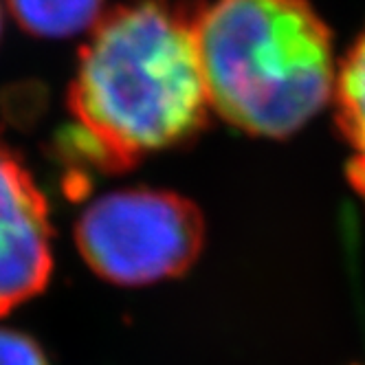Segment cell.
<instances>
[{
  "label": "cell",
  "mask_w": 365,
  "mask_h": 365,
  "mask_svg": "<svg viewBox=\"0 0 365 365\" xmlns=\"http://www.w3.org/2000/svg\"><path fill=\"white\" fill-rule=\"evenodd\" d=\"M0 365H46V359L31 336L0 328Z\"/></svg>",
  "instance_id": "obj_7"
},
{
  "label": "cell",
  "mask_w": 365,
  "mask_h": 365,
  "mask_svg": "<svg viewBox=\"0 0 365 365\" xmlns=\"http://www.w3.org/2000/svg\"><path fill=\"white\" fill-rule=\"evenodd\" d=\"M48 205L20 156L0 139V315L38 295L53 269Z\"/></svg>",
  "instance_id": "obj_4"
},
{
  "label": "cell",
  "mask_w": 365,
  "mask_h": 365,
  "mask_svg": "<svg viewBox=\"0 0 365 365\" xmlns=\"http://www.w3.org/2000/svg\"><path fill=\"white\" fill-rule=\"evenodd\" d=\"M194 31L212 110L245 133L289 137L332 101V34L308 0H216Z\"/></svg>",
  "instance_id": "obj_2"
},
{
  "label": "cell",
  "mask_w": 365,
  "mask_h": 365,
  "mask_svg": "<svg viewBox=\"0 0 365 365\" xmlns=\"http://www.w3.org/2000/svg\"><path fill=\"white\" fill-rule=\"evenodd\" d=\"M202 216L174 192L128 187L91 200L75 225L86 264L115 284L141 286L185 273L202 247Z\"/></svg>",
  "instance_id": "obj_3"
},
{
  "label": "cell",
  "mask_w": 365,
  "mask_h": 365,
  "mask_svg": "<svg viewBox=\"0 0 365 365\" xmlns=\"http://www.w3.org/2000/svg\"><path fill=\"white\" fill-rule=\"evenodd\" d=\"M332 101L339 130L350 152L348 178L365 200V31L336 68Z\"/></svg>",
  "instance_id": "obj_5"
},
{
  "label": "cell",
  "mask_w": 365,
  "mask_h": 365,
  "mask_svg": "<svg viewBox=\"0 0 365 365\" xmlns=\"http://www.w3.org/2000/svg\"><path fill=\"white\" fill-rule=\"evenodd\" d=\"M20 27L48 40L93 31L103 18V0H5Z\"/></svg>",
  "instance_id": "obj_6"
},
{
  "label": "cell",
  "mask_w": 365,
  "mask_h": 365,
  "mask_svg": "<svg viewBox=\"0 0 365 365\" xmlns=\"http://www.w3.org/2000/svg\"><path fill=\"white\" fill-rule=\"evenodd\" d=\"M212 110L194 16L168 0H135L91 31L68 88L71 148L103 172L196 137Z\"/></svg>",
  "instance_id": "obj_1"
},
{
  "label": "cell",
  "mask_w": 365,
  "mask_h": 365,
  "mask_svg": "<svg viewBox=\"0 0 365 365\" xmlns=\"http://www.w3.org/2000/svg\"><path fill=\"white\" fill-rule=\"evenodd\" d=\"M0 36H3V3H0Z\"/></svg>",
  "instance_id": "obj_8"
}]
</instances>
